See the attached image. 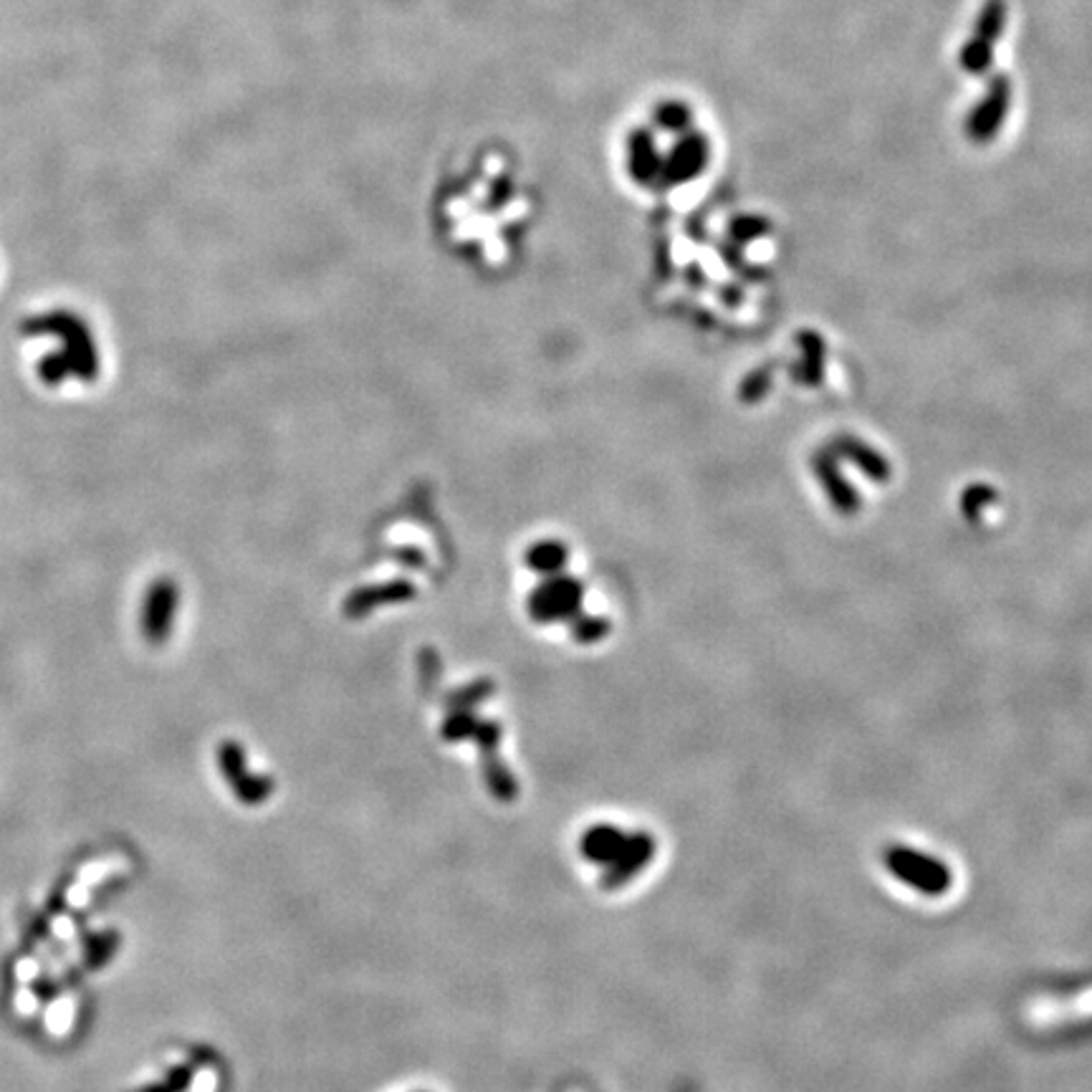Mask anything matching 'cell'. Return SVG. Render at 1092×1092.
Returning a JSON list of instances; mask_svg holds the SVG:
<instances>
[{"label": "cell", "mask_w": 1092, "mask_h": 1092, "mask_svg": "<svg viewBox=\"0 0 1092 1092\" xmlns=\"http://www.w3.org/2000/svg\"><path fill=\"white\" fill-rule=\"evenodd\" d=\"M24 334H53L59 336V352L48 355L46 360L38 362V377L48 388H59L64 379L79 377L84 383H94L99 374V352L94 344V336L86 327L84 319L76 314L48 312L43 317H33L24 324Z\"/></svg>", "instance_id": "obj_1"}, {"label": "cell", "mask_w": 1092, "mask_h": 1092, "mask_svg": "<svg viewBox=\"0 0 1092 1092\" xmlns=\"http://www.w3.org/2000/svg\"><path fill=\"white\" fill-rule=\"evenodd\" d=\"M175 603H178V589L170 579H157L152 584L145 599V615H142V632L150 643H162L170 635L175 615Z\"/></svg>", "instance_id": "obj_6"}, {"label": "cell", "mask_w": 1092, "mask_h": 1092, "mask_svg": "<svg viewBox=\"0 0 1092 1092\" xmlns=\"http://www.w3.org/2000/svg\"><path fill=\"white\" fill-rule=\"evenodd\" d=\"M653 119L660 130L672 132V135H683V132L693 130V109L683 99H665L663 104L655 107Z\"/></svg>", "instance_id": "obj_8"}, {"label": "cell", "mask_w": 1092, "mask_h": 1092, "mask_svg": "<svg viewBox=\"0 0 1092 1092\" xmlns=\"http://www.w3.org/2000/svg\"><path fill=\"white\" fill-rule=\"evenodd\" d=\"M1009 5L1007 0H984L974 19V29L958 51V66L969 76H986L994 69L996 48L1007 29Z\"/></svg>", "instance_id": "obj_2"}, {"label": "cell", "mask_w": 1092, "mask_h": 1092, "mask_svg": "<svg viewBox=\"0 0 1092 1092\" xmlns=\"http://www.w3.org/2000/svg\"><path fill=\"white\" fill-rule=\"evenodd\" d=\"M1014 102V81L1009 74H991L986 79L984 92L976 99L974 107L969 109L967 119H963V132L971 142L976 145H989L991 140H996V135L1007 124L1009 112H1012Z\"/></svg>", "instance_id": "obj_3"}, {"label": "cell", "mask_w": 1092, "mask_h": 1092, "mask_svg": "<svg viewBox=\"0 0 1092 1092\" xmlns=\"http://www.w3.org/2000/svg\"><path fill=\"white\" fill-rule=\"evenodd\" d=\"M885 865L898 880L915 887L923 896L939 898L951 887V873L941 860L931 854L915 852V849L896 845L885 849Z\"/></svg>", "instance_id": "obj_4"}, {"label": "cell", "mask_w": 1092, "mask_h": 1092, "mask_svg": "<svg viewBox=\"0 0 1092 1092\" xmlns=\"http://www.w3.org/2000/svg\"><path fill=\"white\" fill-rule=\"evenodd\" d=\"M711 159V142L696 130H688L678 137L676 145L663 157V175L660 180L681 185L698 178Z\"/></svg>", "instance_id": "obj_5"}, {"label": "cell", "mask_w": 1092, "mask_h": 1092, "mask_svg": "<svg viewBox=\"0 0 1092 1092\" xmlns=\"http://www.w3.org/2000/svg\"><path fill=\"white\" fill-rule=\"evenodd\" d=\"M627 159H630V170L638 180L653 182L660 180V175H663V154L655 145L653 132H632L630 140H627Z\"/></svg>", "instance_id": "obj_7"}]
</instances>
